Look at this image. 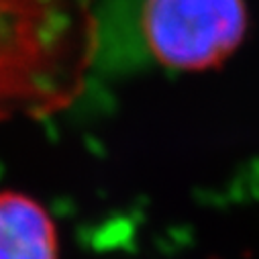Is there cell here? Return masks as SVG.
<instances>
[{"label":"cell","instance_id":"1","mask_svg":"<svg viewBox=\"0 0 259 259\" xmlns=\"http://www.w3.org/2000/svg\"><path fill=\"white\" fill-rule=\"evenodd\" d=\"M96 51L94 0H0V118L68 104Z\"/></svg>","mask_w":259,"mask_h":259},{"label":"cell","instance_id":"3","mask_svg":"<svg viewBox=\"0 0 259 259\" xmlns=\"http://www.w3.org/2000/svg\"><path fill=\"white\" fill-rule=\"evenodd\" d=\"M0 259H59L53 219L23 192H0Z\"/></svg>","mask_w":259,"mask_h":259},{"label":"cell","instance_id":"2","mask_svg":"<svg viewBox=\"0 0 259 259\" xmlns=\"http://www.w3.org/2000/svg\"><path fill=\"white\" fill-rule=\"evenodd\" d=\"M247 31L245 0H143L139 41L145 55L171 70L223 63Z\"/></svg>","mask_w":259,"mask_h":259}]
</instances>
